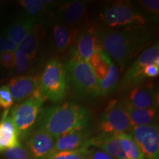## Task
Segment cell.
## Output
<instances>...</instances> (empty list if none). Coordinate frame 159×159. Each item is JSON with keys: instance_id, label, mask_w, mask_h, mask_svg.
I'll return each instance as SVG.
<instances>
[{"instance_id": "1", "label": "cell", "mask_w": 159, "mask_h": 159, "mask_svg": "<svg viewBox=\"0 0 159 159\" xmlns=\"http://www.w3.org/2000/svg\"><path fill=\"white\" fill-rule=\"evenodd\" d=\"M92 114L88 108L75 102L44 108L40 118V128L55 139L69 133L85 130L90 125Z\"/></svg>"}, {"instance_id": "2", "label": "cell", "mask_w": 159, "mask_h": 159, "mask_svg": "<svg viewBox=\"0 0 159 159\" xmlns=\"http://www.w3.org/2000/svg\"><path fill=\"white\" fill-rule=\"evenodd\" d=\"M139 33L134 29L99 31L103 51L116 61L120 69L146 43L147 37Z\"/></svg>"}, {"instance_id": "3", "label": "cell", "mask_w": 159, "mask_h": 159, "mask_svg": "<svg viewBox=\"0 0 159 159\" xmlns=\"http://www.w3.org/2000/svg\"><path fill=\"white\" fill-rule=\"evenodd\" d=\"M71 52V58L65 67L67 78L81 96L98 97L99 80L90 64L73 50Z\"/></svg>"}, {"instance_id": "4", "label": "cell", "mask_w": 159, "mask_h": 159, "mask_svg": "<svg viewBox=\"0 0 159 159\" xmlns=\"http://www.w3.org/2000/svg\"><path fill=\"white\" fill-rule=\"evenodd\" d=\"M39 91L43 99L52 102H60L68 91V80L65 67L58 59L48 61L39 77Z\"/></svg>"}, {"instance_id": "5", "label": "cell", "mask_w": 159, "mask_h": 159, "mask_svg": "<svg viewBox=\"0 0 159 159\" xmlns=\"http://www.w3.org/2000/svg\"><path fill=\"white\" fill-rule=\"evenodd\" d=\"M101 20L109 27H126L128 29L141 27L148 22L142 13L129 2H119L104 7Z\"/></svg>"}, {"instance_id": "6", "label": "cell", "mask_w": 159, "mask_h": 159, "mask_svg": "<svg viewBox=\"0 0 159 159\" xmlns=\"http://www.w3.org/2000/svg\"><path fill=\"white\" fill-rule=\"evenodd\" d=\"M99 129L102 134H129L134 127L131 125L124 102L112 100L99 119Z\"/></svg>"}, {"instance_id": "7", "label": "cell", "mask_w": 159, "mask_h": 159, "mask_svg": "<svg viewBox=\"0 0 159 159\" xmlns=\"http://www.w3.org/2000/svg\"><path fill=\"white\" fill-rule=\"evenodd\" d=\"M44 101L38 89L31 97L13 107L11 112V118L19 133L25 132L33 126Z\"/></svg>"}, {"instance_id": "8", "label": "cell", "mask_w": 159, "mask_h": 159, "mask_svg": "<svg viewBox=\"0 0 159 159\" xmlns=\"http://www.w3.org/2000/svg\"><path fill=\"white\" fill-rule=\"evenodd\" d=\"M159 57L158 43L149 47L143 52L134 61L130 68L128 69L121 82L120 87L123 89L138 86L144 80V68L147 66L153 63L155 59Z\"/></svg>"}, {"instance_id": "9", "label": "cell", "mask_w": 159, "mask_h": 159, "mask_svg": "<svg viewBox=\"0 0 159 159\" xmlns=\"http://www.w3.org/2000/svg\"><path fill=\"white\" fill-rule=\"evenodd\" d=\"M130 134L144 158L159 159V131L156 124L134 127Z\"/></svg>"}, {"instance_id": "10", "label": "cell", "mask_w": 159, "mask_h": 159, "mask_svg": "<svg viewBox=\"0 0 159 159\" xmlns=\"http://www.w3.org/2000/svg\"><path fill=\"white\" fill-rule=\"evenodd\" d=\"M75 43V47H71V49L87 62L94 53L103 50L98 30L91 26L85 27L80 32H78Z\"/></svg>"}, {"instance_id": "11", "label": "cell", "mask_w": 159, "mask_h": 159, "mask_svg": "<svg viewBox=\"0 0 159 159\" xmlns=\"http://www.w3.org/2000/svg\"><path fill=\"white\" fill-rule=\"evenodd\" d=\"M55 139L47 131L39 128L30 135L27 146L33 159H46L53 152Z\"/></svg>"}, {"instance_id": "12", "label": "cell", "mask_w": 159, "mask_h": 159, "mask_svg": "<svg viewBox=\"0 0 159 159\" xmlns=\"http://www.w3.org/2000/svg\"><path fill=\"white\" fill-rule=\"evenodd\" d=\"M39 86V77L23 75L12 78L7 87L13 101L21 102L34 94Z\"/></svg>"}, {"instance_id": "13", "label": "cell", "mask_w": 159, "mask_h": 159, "mask_svg": "<svg viewBox=\"0 0 159 159\" xmlns=\"http://www.w3.org/2000/svg\"><path fill=\"white\" fill-rule=\"evenodd\" d=\"M87 3L84 1L66 2L57 10V17L61 24L77 27L85 17Z\"/></svg>"}, {"instance_id": "14", "label": "cell", "mask_w": 159, "mask_h": 159, "mask_svg": "<svg viewBox=\"0 0 159 159\" xmlns=\"http://www.w3.org/2000/svg\"><path fill=\"white\" fill-rule=\"evenodd\" d=\"M126 102L136 108H157L158 93L150 85H138L129 93Z\"/></svg>"}, {"instance_id": "15", "label": "cell", "mask_w": 159, "mask_h": 159, "mask_svg": "<svg viewBox=\"0 0 159 159\" xmlns=\"http://www.w3.org/2000/svg\"><path fill=\"white\" fill-rule=\"evenodd\" d=\"M90 133L86 129L69 133L59 137L55 141L53 152L61 151H73L86 145H92V139H89ZM52 152V153H53Z\"/></svg>"}, {"instance_id": "16", "label": "cell", "mask_w": 159, "mask_h": 159, "mask_svg": "<svg viewBox=\"0 0 159 159\" xmlns=\"http://www.w3.org/2000/svg\"><path fill=\"white\" fill-rule=\"evenodd\" d=\"M8 115L9 109H7L0 120V152L21 145L20 133Z\"/></svg>"}, {"instance_id": "17", "label": "cell", "mask_w": 159, "mask_h": 159, "mask_svg": "<svg viewBox=\"0 0 159 159\" xmlns=\"http://www.w3.org/2000/svg\"><path fill=\"white\" fill-rule=\"evenodd\" d=\"M78 32L77 27L61 23L55 25L53 27L52 34L57 51L60 53L65 52L75 42Z\"/></svg>"}, {"instance_id": "18", "label": "cell", "mask_w": 159, "mask_h": 159, "mask_svg": "<svg viewBox=\"0 0 159 159\" xmlns=\"http://www.w3.org/2000/svg\"><path fill=\"white\" fill-rule=\"evenodd\" d=\"M92 145L99 148L115 159H127L118 135L102 134L92 139Z\"/></svg>"}, {"instance_id": "19", "label": "cell", "mask_w": 159, "mask_h": 159, "mask_svg": "<svg viewBox=\"0 0 159 159\" xmlns=\"http://www.w3.org/2000/svg\"><path fill=\"white\" fill-rule=\"evenodd\" d=\"M44 35V30L41 25H34L29 33L17 45L16 50L31 60L35 56L38 47Z\"/></svg>"}, {"instance_id": "20", "label": "cell", "mask_w": 159, "mask_h": 159, "mask_svg": "<svg viewBox=\"0 0 159 159\" xmlns=\"http://www.w3.org/2000/svg\"><path fill=\"white\" fill-rule=\"evenodd\" d=\"M124 104L134 128L155 124L157 116L156 108H136L129 105L126 101H124Z\"/></svg>"}, {"instance_id": "21", "label": "cell", "mask_w": 159, "mask_h": 159, "mask_svg": "<svg viewBox=\"0 0 159 159\" xmlns=\"http://www.w3.org/2000/svg\"><path fill=\"white\" fill-rule=\"evenodd\" d=\"M35 18L27 17L15 21L7 29L5 35L18 45L34 27Z\"/></svg>"}, {"instance_id": "22", "label": "cell", "mask_w": 159, "mask_h": 159, "mask_svg": "<svg viewBox=\"0 0 159 159\" xmlns=\"http://www.w3.org/2000/svg\"><path fill=\"white\" fill-rule=\"evenodd\" d=\"M88 63L90 64L99 82L108 75L112 61L104 51L101 50L94 53L89 59Z\"/></svg>"}, {"instance_id": "23", "label": "cell", "mask_w": 159, "mask_h": 159, "mask_svg": "<svg viewBox=\"0 0 159 159\" xmlns=\"http://www.w3.org/2000/svg\"><path fill=\"white\" fill-rule=\"evenodd\" d=\"M119 74L118 69L114 63L111 64L107 76L99 82L98 97H105L115 90L119 83Z\"/></svg>"}, {"instance_id": "24", "label": "cell", "mask_w": 159, "mask_h": 159, "mask_svg": "<svg viewBox=\"0 0 159 159\" xmlns=\"http://www.w3.org/2000/svg\"><path fill=\"white\" fill-rule=\"evenodd\" d=\"M121 145L127 159H144L140 148L130 134H122L118 135Z\"/></svg>"}, {"instance_id": "25", "label": "cell", "mask_w": 159, "mask_h": 159, "mask_svg": "<svg viewBox=\"0 0 159 159\" xmlns=\"http://www.w3.org/2000/svg\"><path fill=\"white\" fill-rule=\"evenodd\" d=\"M19 2L28 13L30 17L35 18L36 16L44 13L47 11L48 5L53 2L44 0H21Z\"/></svg>"}, {"instance_id": "26", "label": "cell", "mask_w": 159, "mask_h": 159, "mask_svg": "<svg viewBox=\"0 0 159 159\" xmlns=\"http://www.w3.org/2000/svg\"><path fill=\"white\" fill-rule=\"evenodd\" d=\"M90 145L73 151H61L52 153L46 159H86Z\"/></svg>"}, {"instance_id": "27", "label": "cell", "mask_w": 159, "mask_h": 159, "mask_svg": "<svg viewBox=\"0 0 159 159\" xmlns=\"http://www.w3.org/2000/svg\"><path fill=\"white\" fill-rule=\"evenodd\" d=\"M5 159H32L27 150L20 145L5 151Z\"/></svg>"}, {"instance_id": "28", "label": "cell", "mask_w": 159, "mask_h": 159, "mask_svg": "<svg viewBox=\"0 0 159 159\" xmlns=\"http://www.w3.org/2000/svg\"><path fill=\"white\" fill-rule=\"evenodd\" d=\"M14 103L7 85L0 87V108L7 110Z\"/></svg>"}, {"instance_id": "29", "label": "cell", "mask_w": 159, "mask_h": 159, "mask_svg": "<svg viewBox=\"0 0 159 159\" xmlns=\"http://www.w3.org/2000/svg\"><path fill=\"white\" fill-rule=\"evenodd\" d=\"M16 55V66L18 73H23L27 70L30 64L31 59L26 56L22 53L19 52V51H15Z\"/></svg>"}, {"instance_id": "30", "label": "cell", "mask_w": 159, "mask_h": 159, "mask_svg": "<svg viewBox=\"0 0 159 159\" xmlns=\"http://www.w3.org/2000/svg\"><path fill=\"white\" fill-rule=\"evenodd\" d=\"M0 64L6 69L15 68V52H5L0 53Z\"/></svg>"}, {"instance_id": "31", "label": "cell", "mask_w": 159, "mask_h": 159, "mask_svg": "<svg viewBox=\"0 0 159 159\" xmlns=\"http://www.w3.org/2000/svg\"><path fill=\"white\" fill-rule=\"evenodd\" d=\"M139 5L148 13H152L155 16H158L159 12V1L158 0H142L139 1Z\"/></svg>"}, {"instance_id": "32", "label": "cell", "mask_w": 159, "mask_h": 159, "mask_svg": "<svg viewBox=\"0 0 159 159\" xmlns=\"http://www.w3.org/2000/svg\"><path fill=\"white\" fill-rule=\"evenodd\" d=\"M16 48L17 45L6 35L0 38V53L5 52H15Z\"/></svg>"}, {"instance_id": "33", "label": "cell", "mask_w": 159, "mask_h": 159, "mask_svg": "<svg viewBox=\"0 0 159 159\" xmlns=\"http://www.w3.org/2000/svg\"><path fill=\"white\" fill-rule=\"evenodd\" d=\"M86 159H114L100 149H89Z\"/></svg>"}, {"instance_id": "34", "label": "cell", "mask_w": 159, "mask_h": 159, "mask_svg": "<svg viewBox=\"0 0 159 159\" xmlns=\"http://www.w3.org/2000/svg\"><path fill=\"white\" fill-rule=\"evenodd\" d=\"M159 75V66H157L153 63H150L147 66L144 68V75L146 77H156Z\"/></svg>"}]
</instances>
